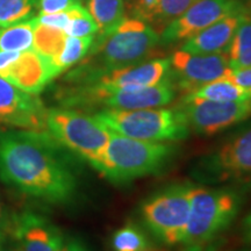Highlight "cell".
<instances>
[{"label":"cell","mask_w":251,"mask_h":251,"mask_svg":"<svg viewBox=\"0 0 251 251\" xmlns=\"http://www.w3.org/2000/svg\"><path fill=\"white\" fill-rule=\"evenodd\" d=\"M47 109L36 94L24 92L0 77V124L18 129L46 130Z\"/></svg>","instance_id":"cell-12"},{"label":"cell","mask_w":251,"mask_h":251,"mask_svg":"<svg viewBox=\"0 0 251 251\" xmlns=\"http://www.w3.org/2000/svg\"><path fill=\"white\" fill-rule=\"evenodd\" d=\"M93 41L94 36L67 37L61 54L52 62V67L57 72L58 76L62 72L72 68L86 57L91 47L93 45Z\"/></svg>","instance_id":"cell-22"},{"label":"cell","mask_w":251,"mask_h":251,"mask_svg":"<svg viewBox=\"0 0 251 251\" xmlns=\"http://www.w3.org/2000/svg\"><path fill=\"white\" fill-rule=\"evenodd\" d=\"M247 8L244 0H199L159 33L161 45H175L226 17Z\"/></svg>","instance_id":"cell-9"},{"label":"cell","mask_w":251,"mask_h":251,"mask_svg":"<svg viewBox=\"0 0 251 251\" xmlns=\"http://www.w3.org/2000/svg\"><path fill=\"white\" fill-rule=\"evenodd\" d=\"M37 23L41 25H46V26L58 28V29L64 30L67 28L69 21H70V12H58V13L51 14H39L36 15Z\"/></svg>","instance_id":"cell-29"},{"label":"cell","mask_w":251,"mask_h":251,"mask_svg":"<svg viewBox=\"0 0 251 251\" xmlns=\"http://www.w3.org/2000/svg\"><path fill=\"white\" fill-rule=\"evenodd\" d=\"M170 58H155L144 61L133 67L103 75L94 83L84 86L93 92L108 93L122 90H136L156 85L170 79Z\"/></svg>","instance_id":"cell-13"},{"label":"cell","mask_w":251,"mask_h":251,"mask_svg":"<svg viewBox=\"0 0 251 251\" xmlns=\"http://www.w3.org/2000/svg\"><path fill=\"white\" fill-rule=\"evenodd\" d=\"M247 9H248V12H249V13L251 14V1H250L249 6H247Z\"/></svg>","instance_id":"cell-36"},{"label":"cell","mask_w":251,"mask_h":251,"mask_svg":"<svg viewBox=\"0 0 251 251\" xmlns=\"http://www.w3.org/2000/svg\"><path fill=\"white\" fill-rule=\"evenodd\" d=\"M183 99L187 100H209L219 102H242L250 101L251 92L238 86L229 78H220L206 84L192 93L185 94Z\"/></svg>","instance_id":"cell-17"},{"label":"cell","mask_w":251,"mask_h":251,"mask_svg":"<svg viewBox=\"0 0 251 251\" xmlns=\"http://www.w3.org/2000/svg\"><path fill=\"white\" fill-rule=\"evenodd\" d=\"M247 9V8H246ZM244 9V11H246ZM244 11L226 17L196 35L184 41L180 50L196 55H213L227 52L228 47Z\"/></svg>","instance_id":"cell-16"},{"label":"cell","mask_w":251,"mask_h":251,"mask_svg":"<svg viewBox=\"0 0 251 251\" xmlns=\"http://www.w3.org/2000/svg\"><path fill=\"white\" fill-rule=\"evenodd\" d=\"M39 0H0V28L35 17Z\"/></svg>","instance_id":"cell-24"},{"label":"cell","mask_w":251,"mask_h":251,"mask_svg":"<svg viewBox=\"0 0 251 251\" xmlns=\"http://www.w3.org/2000/svg\"><path fill=\"white\" fill-rule=\"evenodd\" d=\"M159 45V33L150 25L139 19L125 18L107 35L94 36L89 54L64 80L72 85L94 83L109 72L148 61Z\"/></svg>","instance_id":"cell-2"},{"label":"cell","mask_w":251,"mask_h":251,"mask_svg":"<svg viewBox=\"0 0 251 251\" xmlns=\"http://www.w3.org/2000/svg\"><path fill=\"white\" fill-rule=\"evenodd\" d=\"M198 1L199 0H159L153 12L150 26L157 31L158 29L163 30Z\"/></svg>","instance_id":"cell-25"},{"label":"cell","mask_w":251,"mask_h":251,"mask_svg":"<svg viewBox=\"0 0 251 251\" xmlns=\"http://www.w3.org/2000/svg\"><path fill=\"white\" fill-rule=\"evenodd\" d=\"M94 117L113 133L148 142H175L190 135L186 119L177 107L133 111L102 108Z\"/></svg>","instance_id":"cell-5"},{"label":"cell","mask_w":251,"mask_h":251,"mask_svg":"<svg viewBox=\"0 0 251 251\" xmlns=\"http://www.w3.org/2000/svg\"><path fill=\"white\" fill-rule=\"evenodd\" d=\"M67 37L68 35L64 30L36 23L34 29L33 49L52 63L61 54Z\"/></svg>","instance_id":"cell-21"},{"label":"cell","mask_w":251,"mask_h":251,"mask_svg":"<svg viewBox=\"0 0 251 251\" xmlns=\"http://www.w3.org/2000/svg\"><path fill=\"white\" fill-rule=\"evenodd\" d=\"M175 152L176 148L168 142L130 139L109 130L102 177L114 184H126L158 174L168 165Z\"/></svg>","instance_id":"cell-6"},{"label":"cell","mask_w":251,"mask_h":251,"mask_svg":"<svg viewBox=\"0 0 251 251\" xmlns=\"http://www.w3.org/2000/svg\"><path fill=\"white\" fill-rule=\"evenodd\" d=\"M176 107L183 113L190 130L202 136H212L227 129L246 120L251 114L250 101L219 102L183 99Z\"/></svg>","instance_id":"cell-10"},{"label":"cell","mask_w":251,"mask_h":251,"mask_svg":"<svg viewBox=\"0 0 251 251\" xmlns=\"http://www.w3.org/2000/svg\"><path fill=\"white\" fill-rule=\"evenodd\" d=\"M87 11L98 26L96 36H105L125 19V0H86Z\"/></svg>","instance_id":"cell-19"},{"label":"cell","mask_w":251,"mask_h":251,"mask_svg":"<svg viewBox=\"0 0 251 251\" xmlns=\"http://www.w3.org/2000/svg\"><path fill=\"white\" fill-rule=\"evenodd\" d=\"M243 238L248 243H251V213L247 215V218L243 220L242 224Z\"/></svg>","instance_id":"cell-32"},{"label":"cell","mask_w":251,"mask_h":251,"mask_svg":"<svg viewBox=\"0 0 251 251\" xmlns=\"http://www.w3.org/2000/svg\"><path fill=\"white\" fill-rule=\"evenodd\" d=\"M62 251H89L87 247L77 238H71L64 243Z\"/></svg>","instance_id":"cell-31"},{"label":"cell","mask_w":251,"mask_h":251,"mask_svg":"<svg viewBox=\"0 0 251 251\" xmlns=\"http://www.w3.org/2000/svg\"><path fill=\"white\" fill-rule=\"evenodd\" d=\"M78 4H81L80 0H39L37 9L39 14H51L68 11Z\"/></svg>","instance_id":"cell-28"},{"label":"cell","mask_w":251,"mask_h":251,"mask_svg":"<svg viewBox=\"0 0 251 251\" xmlns=\"http://www.w3.org/2000/svg\"><path fill=\"white\" fill-rule=\"evenodd\" d=\"M0 251H9V250L6 249L5 244H2V246H0Z\"/></svg>","instance_id":"cell-35"},{"label":"cell","mask_w":251,"mask_h":251,"mask_svg":"<svg viewBox=\"0 0 251 251\" xmlns=\"http://www.w3.org/2000/svg\"><path fill=\"white\" fill-rule=\"evenodd\" d=\"M192 176L203 184H251V122L200 157Z\"/></svg>","instance_id":"cell-7"},{"label":"cell","mask_w":251,"mask_h":251,"mask_svg":"<svg viewBox=\"0 0 251 251\" xmlns=\"http://www.w3.org/2000/svg\"><path fill=\"white\" fill-rule=\"evenodd\" d=\"M70 21L64 31L71 37H87L96 36L98 34V26L93 20L92 15L83 5L78 4L69 9Z\"/></svg>","instance_id":"cell-26"},{"label":"cell","mask_w":251,"mask_h":251,"mask_svg":"<svg viewBox=\"0 0 251 251\" xmlns=\"http://www.w3.org/2000/svg\"><path fill=\"white\" fill-rule=\"evenodd\" d=\"M0 178L34 199L67 203L77 176L65 148L46 130L0 128Z\"/></svg>","instance_id":"cell-1"},{"label":"cell","mask_w":251,"mask_h":251,"mask_svg":"<svg viewBox=\"0 0 251 251\" xmlns=\"http://www.w3.org/2000/svg\"><path fill=\"white\" fill-rule=\"evenodd\" d=\"M186 251H218L215 249L214 247H203V248H200V249H194V250H186ZM233 251H251L249 248H243V249H240V250H233Z\"/></svg>","instance_id":"cell-34"},{"label":"cell","mask_w":251,"mask_h":251,"mask_svg":"<svg viewBox=\"0 0 251 251\" xmlns=\"http://www.w3.org/2000/svg\"><path fill=\"white\" fill-rule=\"evenodd\" d=\"M111 247L113 251H155L148 236L135 225H127L115 231Z\"/></svg>","instance_id":"cell-23"},{"label":"cell","mask_w":251,"mask_h":251,"mask_svg":"<svg viewBox=\"0 0 251 251\" xmlns=\"http://www.w3.org/2000/svg\"><path fill=\"white\" fill-rule=\"evenodd\" d=\"M46 129L63 148L103 176L109 130L94 115L69 107L47 109Z\"/></svg>","instance_id":"cell-3"},{"label":"cell","mask_w":251,"mask_h":251,"mask_svg":"<svg viewBox=\"0 0 251 251\" xmlns=\"http://www.w3.org/2000/svg\"><path fill=\"white\" fill-rule=\"evenodd\" d=\"M12 236L20 251H62L65 240L61 230L45 216L25 211L9 222Z\"/></svg>","instance_id":"cell-14"},{"label":"cell","mask_w":251,"mask_h":251,"mask_svg":"<svg viewBox=\"0 0 251 251\" xmlns=\"http://www.w3.org/2000/svg\"><path fill=\"white\" fill-rule=\"evenodd\" d=\"M242 205V197L226 187L194 186L186 233L181 246L186 250L208 246L236 219Z\"/></svg>","instance_id":"cell-4"},{"label":"cell","mask_w":251,"mask_h":251,"mask_svg":"<svg viewBox=\"0 0 251 251\" xmlns=\"http://www.w3.org/2000/svg\"><path fill=\"white\" fill-rule=\"evenodd\" d=\"M171 81L185 94L206 84L225 78L230 72L228 57L224 54L196 55L178 50L170 57Z\"/></svg>","instance_id":"cell-11"},{"label":"cell","mask_w":251,"mask_h":251,"mask_svg":"<svg viewBox=\"0 0 251 251\" xmlns=\"http://www.w3.org/2000/svg\"><path fill=\"white\" fill-rule=\"evenodd\" d=\"M57 76L52 63L33 48L21 51L8 68L0 72V77L18 89L36 96Z\"/></svg>","instance_id":"cell-15"},{"label":"cell","mask_w":251,"mask_h":251,"mask_svg":"<svg viewBox=\"0 0 251 251\" xmlns=\"http://www.w3.org/2000/svg\"><path fill=\"white\" fill-rule=\"evenodd\" d=\"M37 23L35 17L0 28V50L25 51L33 48L34 29Z\"/></svg>","instance_id":"cell-20"},{"label":"cell","mask_w":251,"mask_h":251,"mask_svg":"<svg viewBox=\"0 0 251 251\" xmlns=\"http://www.w3.org/2000/svg\"><path fill=\"white\" fill-rule=\"evenodd\" d=\"M158 1L159 0H127L130 17L150 25Z\"/></svg>","instance_id":"cell-27"},{"label":"cell","mask_w":251,"mask_h":251,"mask_svg":"<svg viewBox=\"0 0 251 251\" xmlns=\"http://www.w3.org/2000/svg\"><path fill=\"white\" fill-rule=\"evenodd\" d=\"M250 106H251V100H250Z\"/></svg>","instance_id":"cell-37"},{"label":"cell","mask_w":251,"mask_h":251,"mask_svg":"<svg viewBox=\"0 0 251 251\" xmlns=\"http://www.w3.org/2000/svg\"><path fill=\"white\" fill-rule=\"evenodd\" d=\"M226 55L231 70L251 68V14L248 9L241 17Z\"/></svg>","instance_id":"cell-18"},{"label":"cell","mask_w":251,"mask_h":251,"mask_svg":"<svg viewBox=\"0 0 251 251\" xmlns=\"http://www.w3.org/2000/svg\"><path fill=\"white\" fill-rule=\"evenodd\" d=\"M227 78L233 80L238 86L251 92V68L236 69V70H231L230 69V72L228 74Z\"/></svg>","instance_id":"cell-30"},{"label":"cell","mask_w":251,"mask_h":251,"mask_svg":"<svg viewBox=\"0 0 251 251\" xmlns=\"http://www.w3.org/2000/svg\"><path fill=\"white\" fill-rule=\"evenodd\" d=\"M193 187L191 183L171 185L147 199L141 207L146 227L156 240L165 246L183 244Z\"/></svg>","instance_id":"cell-8"},{"label":"cell","mask_w":251,"mask_h":251,"mask_svg":"<svg viewBox=\"0 0 251 251\" xmlns=\"http://www.w3.org/2000/svg\"><path fill=\"white\" fill-rule=\"evenodd\" d=\"M7 229H8L7 221H6L4 213H2L1 203H0V246H2L5 242V236H6V231H7Z\"/></svg>","instance_id":"cell-33"},{"label":"cell","mask_w":251,"mask_h":251,"mask_svg":"<svg viewBox=\"0 0 251 251\" xmlns=\"http://www.w3.org/2000/svg\"><path fill=\"white\" fill-rule=\"evenodd\" d=\"M18 251H20V250H18Z\"/></svg>","instance_id":"cell-38"}]
</instances>
